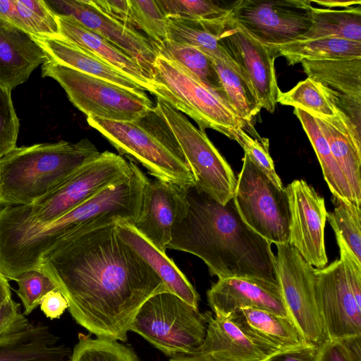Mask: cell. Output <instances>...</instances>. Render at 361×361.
<instances>
[{
    "label": "cell",
    "instance_id": "cell-31",
    "mask_svg": "<svg viewBox=\"0 0 361 361\" xmlns=\"http://www.w3.org/2000/svg\"><path fill=\"white\" fill-rule=\"evenodd\" d=\"M212 59L227 102L250 124L262 109L252 85L228 55Z\"/></svg>",
    "mask_w": 361,
    "mask_h": 361
},
{
    "label": "cell",
    "instance_id": "cell-9",
    "mask_svg": "<svg viewBox=\"0 0 361 361\" xmlns=\"http://www.w3.org/2000/svg\"><path fill=\"white\" fill-rule=\"evenodd\" d=\"M42 76L57 81L87 117L132 121L155 106L144 91L126 88L49 59L42 66Z\"/></svg>",
    "mask_w": 361,
    "mask_h": 361
},
{
    "label": "cell",
    "instance_id": "cell-48",
    "mask_svg": "<svg viewBox=\"0 0 361 361\" xmlns=\"http://www.w3.org/2000/svg\"><path fill=\"white\" fill-rule=\"evenodd\" d=\"M318 347L306 345L303 347L281 351L265 361H317Z\"/></svg>",
    "mask_w": 361,
    "mask_h": 361
},
{
    "label": "cell",
    "instance_id": "cell-33",
    "mask_svg": "<svg viewBox=\"0 0 361 361\" xmlns=\"http://www.w3.org/2000/svg\"><path fill=\"white\" fill-rule=\"evenodd\" d=\"M324 37L361 42V5L342 10L312 6L311 26L295 40Z\"/></svg>",
    "mask_w": 361,
    "mask_h": 361
},
{
    "label": "cell",
    "instance_id": "cell-16",
    "mask_svg": "<svg viewBox=\"0 0 361 361\" xmlns=\"http://www.w3.org/2000/svg\"><path fill=\"white\" fill-rule=\"evenodd\" d=\"M219 41L252 85L262 108L273 113L280 90L274 67L278 54L274 48L253 37L231 18L230 13Z\"/></svg>",
    "mask_w": 361,
    "mask_h": 361
},
{
    "label": "cell",
    "instance_id": "cell-12",
    "mask_svg": "<svg viewBox=\"0 0 361 361\" xmlns=\"http://www.w3.org/2000/svg\"><path fill=\"white\" fill-rule=\"evenodd\" d=\"M233 199L243 220L257 233L275 245L289 243L286 190L276 188L245 154Z\"/></svg>",
    "mask_w": 361,
    "mask_h": 361
},
{
    "label": "cell",
    "instance_id": "cell-50",
    "mask_svg": "<svg viewBox=\"0 0 361 361\" xmlns=\"http://www.w3.org/2000/svg\"><path fill=\"white\" fill-rule=\"evenodd\" d=\"M311 3L317 4L319 6H326L327 8L342 7L349 8L357 5H361V1H336V0H325V1H311Z\"/></svg>",
    "mask_w": 361,
    "mask_h": 361
},
{
    "label": "cell",
    "instance_id": "cell-47",
    "mask_svg": "<svg viewBox=\"0 0 361 361\" xmlns=\"http://www.w3.org/2000/svg\"><path fill=\"white\" fill-rule=\"evenodd\" d=\"M39 305L44 315L51 319L59 318L68 308L66 299L59 290L47 293Z\"/></svg>",
    "mask_w": 361,
    "mask_h": 361
},
{
    "label": "cell",
    "instance_id": "cell-14",
    "mask_svg": "<svg viewBox=\"0 0 361 361\" xmlns=\"http://www.w3.org/2000/svg\"><path fill=\"white\" fill-rule=\"evenodd\" d=\"M310 0H240L232 3L231 18L253 37L271 47L293 42L312 24Z\"/></svg>",
    "mask_w": 361,
    "mask_h": 361
},
{
    "label": "cell",
    "instance_id": "cell-18",
    "mask_svg": "<svg viewBox=\"0 0 361 361\" xmlns=\"http://www.w3.org/2000/svg\"><path fill=\"white\" fill-rule=\"evenodd\" d=\"M290 211L288 244L305 260L321 269L328 258L324 245L327 211L324 198L303 180H295L286 188Z\"/></svg>",
    "mask_w": 361,
    "mask_h": 361
},
{
    "label": "cell",
    "instance_id": "cell-37",
    "mask_svg": "<svg viewBox=\"0 0 361 361\" xmlns=\"http://www.w3.org/2000/svg\"><path fill=\"white\" fill-rule=\"evenodd\" d=\"M300 109L316 118L336 116L316 84L310 78L299 82L287 92L279 90L277 103Z\"/></svg>",
    "mask_w": 361,
    "mask_h": 361
},
{
    "label": "cell",
    "instance_id": "cell-23",
    "mask_svg": "<svg viewBox=\"0 0 361 361\" xmlns=\"http://www.w3.org/2000/svg\"><path fill=\"white\" fill-rule=\"evenodd\" d=\"M116 224L119 238L147 262L169 291L198 310V293L166 253L158 250L133 224L121 219H116Z\"/></svg>",
    "mask_w": 361,
    "mask_h": 361
},
{
    "label": "cell",
    "instance_id": "cell-4",
    "mask_svg": "<svg viewBox=\"0 0 361 361\" xmlns=\"http://www.w3.org/2000/svg\"><path fill=\"white\" fill-rule=\"evenodd\" d=\"M130 162V173L51 221L15 230V240L23 256L39 264L42 258L62 239L99 219L111 218L133 224L140 215L149 179Z\"/></svg>",
    "mask_w": 361,
    "mask_h": 361
},
{
    "label": "cell",
    "instance_id": "cell-15",
    "mask_svg": "<svg viewBox=\"0 0 361 361\" xmlns=\"http://www.w3.org/2000/svg\"><path fill=\"white\" fill-rule=\"evenodd\" d=\"M336 115L361 145V56L300 62Z\"/></svg>",
    "mask_w": 361,
    "mask_h": 361
},
{
    "label": "cell",
    "instance_id": "cell-45",
    "mask_svg": "<svg viewBox=\"0 0 361 361\" xmlns=\"http://www.w3.org/2000/svg\"><path fill=\"white\" fill-rule=\"evenodd\" d=\"M30 324L20 305L13 299L0 307V339L23 332Z\"/></svg>",
    "mask_w": 361,
    "mask_h": 361
},
{
    "label": "cell",
    "instance_id": "cell-13",
    "mask_svg": "<svg viewBox=\"0 0 361 361\" xmlns=\"http://www.w3.org/2000/svg\"><path fill=\"white\" fill-rule=\"evenodd\" d=\"M276 247V279L287 310L306 343L318 347L326 336L317 302L315 269L288 243Z\"/></svg>",
    "mask_w": 361,
    "mask_h": 361
},
{
    "label": "cell",
    "instance_id": "cell-46",
    "mask_svg": "<svg viewBox=\"0 0 361 361\" xmlns=\"http://www.w3.org/2000/svg\"><path fill=\"white\" fill-rule=\"evenodd\" d=\"M92 2L106 16L133 27L128 0H92Z\"/></svg>",
    "mask_w": 361,
    "mask_h": 361
},
{
    "label": "cell",
    "instance_id": "cell-52",
    "mask_svg": "<svg viewBox=\"0 0 361 361\" xmlns=\"http://www.w3.org/2000/svg\"><path fill=\"white\" fill-rule=\"evenodd\" d=\"M11 299L12 297L8 279L0 271V307Z\"/></svg>",
    "mask_w": 361,
    "mask_h": 361
},
{
    "label": "cell",
    "instance_id": "cell-2",
    "mask_svg": "<svg viewBox=\"0 0 361 361\" xmlns=\"http://www.w3.org/2000/svg\"><path fill=\"white\" fill-rule=\"evenodd\" d=\"M188 207L176 221L167 249L194 255L219 279L252 278L277 283L271 243L241 218L233 199L221 204L190 188Z\"/></svg>",
    "mask_w": 361,
    "mask_h": 361
},
{
    "label": "cell",
    "instance_id": "cell-40",
    "mask_svg": "<svg viewBox=\"0 0 361 361\" xmlns=\"http://www.w3.org/2000/svg\"><path fill=\"white\" fill-rule=\"evenodd\" d=\"M169 19L209 20L222 18L230 12L212 1L205 0H155Z\"/></svg>",
    "mask_w": 361,
    "mask_h": 361
},
{
    "label": "cell",
    "instance_id": "cell-42",
    "mask_svg": "<svg viewBox=\"0 0 361 361\" xmlns=\"http://www.w3.org/2000/svg\"><path fill=\"white\" fill-rule=\"evenodd\" d=\"M233 140L244 149L245 154L258 166L280 190L284 189L282 182L276 173L274 161L269 151V140L259 136L252 137L243 128H238Z\"/></svg>",
    "mask_w": 361,
    "mask_h": 361
},
{
    "label": "cell",
    "instance_id": "cell-35",
    "mask_svg": "<svg viewBox=\"0 0 361 361\" xmlns=\"http://www.w3.org/2000/svg\"><path fill=\"white\" fill-rule=\"evenodd\" d=\"M70 361H139L135 351L118 341L78 334Z\"/></svg>",
    "mask_w": 361,
    "mask_h": 361
},
{
    "label": "cell",
    "instance_id": "cell-20",
    "mask_svg": "<svg viewBox=\"0 0 361 361\" xmlns=\"http://www.w3.org/2000/svg\"><path fill=\"white\" fill-rule=\"evenodd\" d=\"M207 296L217 317H228L240 308L252 307L291 319L279 286L273 282L240 277L219 279L207 290Z\"/></svg>",
    "mask_w": 361,
    "mask_h": 361
},
{
    "label": "cell",
    "instance_id": "cell-44",
    "mask_svg": "<svg viewBox=\"0 0 361 361\" xmlns=\"http://www.w3.org/2000/svg\"><path fill=\"white\" fill-rule=\"evenodd\" d=\"M361 336L326 340L318 346L317 361H361Z\"/></svg>",
    "mask_w": 361,
    "mask_h": 361
},
{
    "label": "cell",
    "instance_id": "cell-43",
    "mask_svg": "<svg viewBox=\"0 0 361 361\" xmlns=\"http://www.w3.org/2000/svg\"><path fill=\"white\" fill-rule=\"evenodd\" d=\"M19 121L11 99V91L0 83V158L16 146Z\"/></svg>",
    "mask_w": 361,
    "mask_h": 361
},
{
    "label": "cell",
    "instance_id": "cell-27",
    "mask_svg": "<svg viewBox=\"0 0 361 361\" xmlns=\"http://www.w3.org/2000/svg\"><path fill=\"white\" fill-rule=\"evenodd\" d=\"M71 353L40 323H30L23 332L0 339V361H70Z\"/></svg>",
    "mask_w": 361,
    "mask_h": 361
},
{
    "label": "cell",
    "instance_id": "cell-36",
    "mask_svg": "<svg viewBox=\"0 0 361 361\" xmlns=\"http://www.w3.org/2000/svg\"><path fill=\"white\" fill-rule=\"evenodd\" d=\"M334 209L327 212L326 219L334 233L343 239L356 259L361 263L360 207L333 196Z\"/></svg>",
    "mask_w": 361,
    "mask_h": 361
},
{
    "label": "cell",
    "instance_id": "cell-10",
    "mask_svg": "<svg viewBox=\"0 0 361 361\" xmlns=\"http://www.w3.org/2000/svg\"><path fill=\"white\" fill-rule=\"evenodd\" d=\"M316 298L326 340L361 336V263L348 251L315 269Z\"/></svg>",
    "mask_w": 361,
    "mask_h": 361
},
{
    "label": "cell",
    "instance_id": "cell-41",
    "mask_svg": "<svg viewBox=\"0 0 361 361\" xmlns=\"http://www.w3.org/2000/svg\"><path fill=\"white\" fill-rule=\"evenodd\" d=\"M14 281L18 285L16 292L23 305L25 315L33 312L47 293L58 290L54 281L40 269L28 271Z\"/></svg>",
    "mask_w": 361,
    "mask_h": 361
},
{
    "label": "cell",
    "instance_id": "cell-21",
    "mask_svg": "<svg viewBox=\"0 0 361 361\" xmlns=\"http://www.w3.org/2000/svg\"><path fill=\"white\" fill-rule=\"evenodd\" d=\"M205 315V337L194 353L207 354L217 361H265L282 351L248 335L230 316Z\"/></svg>",
    "mask_w": 361,
    "mask_h": 361
},
{
    "label": "cell",
    "instance_id": "cell-29",
    "mask_svg": "<svg viewBox=\"0 0 361 361\" xmlns=\"http://www.w3.org/2000/svg\"><path fill=\"white\" fill-rule=\"evenodd\" d=\"M293 113L300 121L312 144L320 164L324 180L333 196L359 206L344 175L333 157L329 143L315 117L298 108H295Z\"/></svg>",
    "mask_w": 361,
    "mask_h": 361
},
{
    "label": "cell",
    "instance_id": "cell-19",
    "mask_svg": "<svg viewBox=\"0 0 361 361\" xmlns=\"http://www.w3.org/2000/svg\"><path fill=\"white\" fill-rule=\"evenodd\" d=\"M188 190L157 178L146 185L140 215L133 224L163 253H166L174 224L187 212Z\"/></svg>",
    "mask_w": 361,
    "mask_h": 361
},
{
    "label": "cell",
    "instance_id": "cell-32",
    "mask_svg": "<svg viewBox=\"0 0 361 361\" xmlns=\"http://www.w3.org/2000/svg\"><path fill=\"white\" fill-rule=\"evenodd\" d=\"M229 13L209 20L169 19L168 39L193 47L212 59L226 56L219 37Z\"/></svg>",
    "mask_w": 361,
    "mask_h": 361
},
{
    "label": "cell",
    "instance_id": "cell-7",
    "mask_svg": "<svg viewBox=\"0 0 361 361\" xmlns=\"http://www.w3.org/2000/svg\"><path fill=\"white\" fill-rule=\"evenodd\" d=\"M152 94L192 118L199 129L211 128L233 140L248 126L218 94L178 63L160 55L152 76Z\"/></svg>",
    "mask_w": 361,
    "mask_h": 361
},
{
    "label": "cell",
    "instance_id": "cell-22",
    "mask_svg": "<svg viewBox=\"0 0 361 361\" xmlns=\"http://www.w3.org/2000/svg\"><path fill=\"white\" fill-rule=\"evenodd\" d=\"M49 59L32 35L0 20V83L9 90L25 82Z\"/></svg>",
    "mask_w": 361,
    "mask_h": 361
},
{
    "label": "cell",
    "instance_id": "cell-49",
    "mask_svg": "<svg viewBox=\"0 0 361 361\" xmlns=\"http://www.w3.org/2000/svg\"><path fill=\"white\" fill-rule=\"evenodd\" d=\"M0 20L20 29L14 0H0Z\"/></svg>",
    "mask_w": 361,
    "mask_h": 361
},
{
    "label": "cell",
    "instance_id": "cell-30",
    "mask_svg": "<svg viewBox=\"0 0 361 361\" xmlns=\"http://www.w3.org/2000/svg\"><path fill=\"white\" fill-rule=\"evenodd\" d=\"M290 66L302 60H331L361 56V42L337 37L294 40L273 47Z\"/></svg>",
    "mask_w": 361,
    "mask_h": 361
},
{
    "label": "cell",
    "instance_id": "cell-11",
    "mask_svg": "<svg viewBox=\"0 0 361 361\" xmlns=\"http://www.w3.org/2000/svg\"><path fill=\"white\" fill-rule=\"evenodd\" d=\"M158 107L173 131L195 180L194 189L221 204L233 197L237 178L231 166L208 138L185 114L157 97Z\"/></svg>",
    "mask_w": 361,
    "mask_h": 361
},
{
    "label": "cell",
    "instance_id": "cell-24",
    "mask_svg": "<svg viewBox=\"0 0 361 361\" xmlns=\"http://www.w3.org/2000/svg\"><path fill=\"white\" fill-rule=\"evenodd\" d=\"M55 16L60 37L101 58L152 94L151 77L133 59L74 18Z\"/></svg>",
    "mask_w": 361,
    "mask_h": 361
},
{
    "label": "cell",
    "instance_id": "cell-26",
    "mask_svg": "<svg viewBox=\"0 0 361 361\" xmlns=\"http://www.w3.org/2000/svg\"><path fill=\"white\" fill-rule=\"evenodd\" d=\"M229 316L248 335L280 350L309 345L288 317L252 307L240 308Z\"/></svg>",
    "mask_w": 361,
    "mask_h": 361
},
{
    "label": "cell",
    "instance_id": "cell-38",
    "mask_svg": "<svg viewBox=\"0 0 361 361\" xmlns=\"http://www.w3.org/2000/svg\"><path fill=\"white\" fill-rule=\"evenodd\" d=\"M20 29L30 35L59 37L56 16L44 0H14Z\"/></svg>",
    "mask_w": 361,
    "mask_h": 361
},
{
    "label": "cell",
    "instance_id": "cell-3",
    "mask_svg": "<svg viewBox=\"0 0 361 361\" xmlns=\"http://www.w3.org/2000/svg\"><path fill=\"white\" fill-rule=\"evenodd\" d=\"M99 154L87 138L16 147L0 158V207L36 202Z\"/></svg>",
    "mask_w": 361,
    "mask_h": 361
},
{
    "label": "cell",
    "instance_id": "cell-17",
    "mask_svg": "<svg viewBox=\"0 0 361 361\" xmlns=\"http://www.w3.org/2000/svg\"><path fill=\"white\" fill-rule=\"evenodd\" d=\"M54 15L71 16L133 59L151 77L158 46L137 30L99 10L92 0H44Z\"/></svg>",
    "mask_w": 361,
    "mask_h": 361
},
{
    "label": "cell",
    "instance_id": "cell-5",
    "mask_svg": "<svg viewBox=\"0 0 361 361\" xmlns=\"http://www.w3.org/2000/svg\"><path fill=\"white\" fill-rule=\"evenodd\" d=\"M99 131L132 162L142 164L157 179L192 188L195 180L183 152L162 114L155 106L132 121L87 117Z\"/></svg>",
    "mask_w": 361,
    "mask_h": 361
},
{
    "label": "cell",
    "instance_id": "cell-1",
    "mask_svg": "<svg viewBox=\"0 0 361 361\" xmlns=\"http://www.w3.org/2000/svg\"><path fill=\"white\" fill-rule=\"evenodd\" d=\"M116 223L99 219L66 236L42 258L38 269L54 281L78 324L97 338L126 342L142 305L169 290L119 238Z\"/></svg>",
    "mask_w": 361,
    "mask_h": 361
},
{
    "label": "cell",
    "instance_id": "cell-6",
    "mask_svg": "<svg viewBox=\"0 0 361 361\" xmlns=\"http://www.w3.org/2000/svg\"><path fill=\"white\" fill-rule=\"evenodd\" d=\"M130 163L105 151L75 171L56 189L27 205L0 207V230L51 221L126 177Z\"/></svg>",
    "mask_w": 361,
    "mask_h": 361
},
{
    "label": "cell",
    "instance_id": "cell-39",
    "mask_svg": "<svg viewBox=\"0 0 361 361\" xmlns=\"http://www.w3.org/2000/svg\"><path fill=\"white\" fill-rule=\"evenodd\" d=\"M133 26L142 30L151 41L159 44L168 40L167 18L156 1L128 0Z\"/></svg>",
    "mask_w": 361,
    "mask_h": 361
},
{
    "label": "cell",
    "instance_id": "cell-34",
    "mask_svg": "<svg viewBox=\"0 0 361 361\" xmlns=\"http://www.w3.org/2000/svg\"><path fill=\"white\" fill-rule=\"evenodd\" d=\"M157 46L159 55L178 63L227 102L213 59L209 56L193 47L169 39Z\"/></svg>",
    "mask_w": 361,
    "mask_h": 361
},
{
    "label": "cell",
    "instance_id": "cell-25",
    "mask_svg": "<svg viewBox=\"0 0 361 361\" xmlns=\"http://www.w3.org/2000/svg\"><path fill=\"white\" fill-rule=\"evenodd\" d=\"M49 59L81 73L99 78L132 90L145 91L143 87L118 69L92 52L59 36L49 37L32 35Z\"/></svg>",
    "mask_w": 361,
    "mask_h": 361
},
{
    "label": "cell",
    "instance_id": "cell-28",
    "mask_svg": "<svg viewBox=\"0 0 361 361\" xmlns=\"http://www.w3.org/2000/svg\"><path fill=\"white\" fill-rule=\"evenodd\" d=\"M357 204H361V145L338 116L316 118Z\"/></svg>",
    "mask_w": 361,
    "mask_h": 361
},
{
    "label": "cell",
    "instance_id": "cell-8",
    "mask_svg": "<svg viewBox=\"0 0 361 361\" xmlns=\"http://www.w3.org/2000/svg\"><path fill=\"white\" fill-rule=\"evenodd\" d=\"M206 329L205 314L166 291L154 295L142 305L130 331L172 357L194 353L203 342Z\"/></svg>",
    "mask_w": 361,
    "mask_h": 361
},
{
    "label": "cell",
    "instance_id": "cell-51",
    "mask_svg": "<svg viewBox=\"0 0 361 361\" xmlns=\"http://www.w3.org/2000/svg\"><path fill=\"white\" fill-rule=\"evenodd\" d=\"M169 361H217L209 355L202 353H193L188 355H177L172 357Z\"/></svg>",
    "mask_w": 361,
    "mask_h": 361
}]
</instances>
